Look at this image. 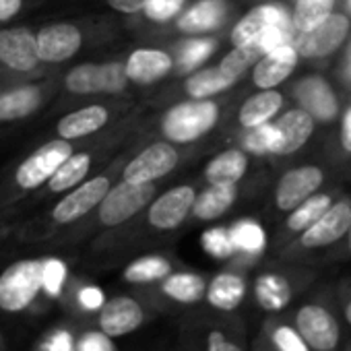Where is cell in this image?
Returning a JSON list of instances; mask_svg holds the SVG:
<instances>
[{
  "label": "cell",
  "mask_w": 351,
  "mask_h": 351,
  "mask_svg": "<svg viewBox=\"0 0 351 351\" xmlns=\"http://www.w3.org/2000/svg\"><path fill=\"white\" fill-rule=\"evenodd\" d=\"M226 17V5L223 0H201L195 7H191L180 19L178 29L195 36V34H207L215 29Z\"/></svg>",
  "instance_id": "29"
},
{
  "label": "cell",
  "mask_w": 351,
  "mask_h": 351,
  "mask_svg": "<svg viewBox=\"0 0 351 351\" xmlns=\"http://www.w3.org/2000/svg\"><path fill=\"white\" fill-rule=\"evenodd\" d=\"M75 351H118V349L110 335L101 332L99 328H91L77 339Z\"/></svg>",
  "instance_id": "42"
},
{
  "label": "cell",
  "mask_w": 351,
  "mask_h": 351,
  "mask_svg": "<svg viewBox=\"0 0 351 351\" xmlns=\"http://www.w3.org/2000/svg\"><path fill=\"white\" fill-rule=\"evenodd\" d=\"M91 169V155L89 153H73L50 178L46 184L50 193H69L85 182Z\"/></svg>",
  "instance_id": "33"
},
{
  "label": "cell",
  "mask_w": 351,
  "mask_h": 351,
  "mask_svg": "<svg viewBox=\"0 0 351 351\" xmlns=\"http://www.w3.org/2000/svg\"><path fill=\"white\" fill-rule=\"evenodd\" d=\"M347 250H349V256H351V228H349V232H347Z\"/></svg>",
  "instance_id": "51"
},
{
  "label": "cell",
  "mask_w": 351,
  "mask_h": 351,
  "mask_svg": "<svg viewBox=\"0 0 351 351\" xmlns=\"http://www.w3.org/2000/svg\"><path fill=\"white\" fill-rule=\"evenodd\" d=\"M312 283V275L304 269L267 267L258 271L250 283V304L254 312L265 316L287 314Z\"/></svg>",
  "instance_id": "3"
},
{
  "label": "cell",
  "mask_w": 351,
  "mask_h": 351,
  "mask_svg": "<svg viewBox=\"0 0 351 351\" xmlns=\"http://www.w3.org/2000/svg\"><path fill=\"white\" fill-rule=\"evenodd\" d=\"M176 269H178L176 263L165 254H145V256L130 261L124 267L122 279L128 285H132L134 289H145V287L157 285L167 275H171Z\"/></svg>",
  "instance_id": "24"
},
{
  "label": "cell",
  "mask_w": 351,
  "mask_h": 351,
  "mask_svg": "<svg viewBox=\"0 0 351 351\" xmlns=\"http://www.w3.org/2000/svg\"><path fill=\"white\" fill-rule=\"evenodd\" d=\"M283 95L273 89H263L261 93L248 97L240 108V124L244 128H254L271 122V118L281 110Z\"/></svg>",
  "instance_id": "31"
},
{
  "label": "cell",
  "mask_w": 351,
  "mask_h": 351,
  "mask_svg": "<svg viewBox=\"0 0 351 351\" xmlns=\"http://www.w3.org/2000/svg\"><path fill=\"white\" fill-rule=\"evenodd\" d=\"M250 283L246 271L238 267L215 273L207 285L205 308L217 314L240 316V310L250 298Z\"/></svg>",
  "instance_id": "13"
},
{
  "label": "cell",
  "mask_w": 351,
  "mask_h": 351,
  "mask_svg": "<svg viewBox=\"0 0 351 351\" xmlns=\"http://www.w3.org/2000/svg\"><path fill=\"white\" fill-rule=\"evenodd\" d=\"M283 21H287V15L281 7H275V5L256 7L238 21V25L232 32V44L246 46V44L258 40L267 29H271L273 25H279Z\"/></svg>",
  "instance_id": "26"
},
{
  "label": "cell",
  "mask_w": 351,
  "mask_h": 351,
  "mask_svg": "<svg viewBox=\"0 0 351 351\" xmlns=\"http://www.w3.org/2000/svg\"><path fill=\"white\" fill-rule=\"evenodd\" d=\"M349 34V19L345 15H328L320 25L308 34H300L298 54L306 58H322L332 54Z\"/></svg>",
  "instance_id": "20"
},
{
  "label": "cell",
  "mask_w": 351,
  "mask_h": 351,
  "mask_svg": "<svg viewBox=\"0 0 351 351\" xmlns=\"http://www.w3.org/2000/svg\"><path fill=\"white\" fill-rule=\"evenodd\" d=\"M108 5H110L114 11H118V13H128V15H132V13H138V11L145 9L147 0H108Z\"/></svg>",
  "instance_id": "48"
},
{
  "label": "cell",
  "mask_w": 351,
  "mask_h": 351,
  "mask_svg": "<svg viewBox=\"0 0 351 351\" xmlns=\"http://www.w3.org/2000/svg\"><path fill=\"white\" fill-rule=\"evenodd\" d=\"M312 130H314V118L304 108L285 112L275 124H271L269 153L289 155L298 151L310 138Z\"/></svg>",
  "instance_id": "17"
},
{
  "label": "cell",
  "mask_w": 351,
  "mask_h": 351,
  "mask_svg": "<svg viewBox=\"0 0 351 351\" xmlns=\"http://www.w3.org/2000/svg\"><path fill=\"white\" fill-rule=\"evenodd\" d=\"M184 3L186 0H147L143 13L155 23H165L182 11Z\"/></svg>",
  "instance_id": "41"
},
{
  "label": "cell",
  "mask_w": 351,
  "mask_h": 351,
  "mask_svg": "<svg viewBox=\"0 0 351 351\" xmlns=\"http://www.w3.org/2000/svg\"><path fill=\"white\" fill-rule=\"evenodd\" d=\"M108 120H110V112L104 106H87L62 116L56 124V132L60 138L75 141L101 130L108 124Z\"/></svg>",
  "instance_id": "28"
},
{
  "label": "cell",
  "mask_w": 351,
  "mask_h": 351,
  "mask_svg": "<svg viewBox=\"0 0 351 351\" xmlns=\"http://www.w3.org/2000/svg\"><path fill=\"white\" fill-rule=\"evenodd\" d=\"M351 228V203L349 201H337L330 205V209L314 221L308 230H304L300 236H295V246L289 250L293 256L300 254H314L316 250L328 248L337 242H341Z\"/></svg>",
  "instance_id": "10"
},
{
  "label": "cell",
  "mask_w": 351,
  "mask_h": 351,
  "mask_svg": "<svg viewBox=\"0 0 351 351\" xmlns=\"http://www.w3.org/2000/svg\"><path fill=\"white\" fill-rule=\"evenodd\" d=\"M0 95H3V85H0Z\"/></svg>",
  "instance_id": "53"
},
{
  "label": "cell",
  "mask_w": 351,
  "mask_h": 351,
  "mask_svg": "<svg viewBox=\"0 0 351 351\" xmlns=\"http://www.w3.org/2000/svg\"><path fill=\"white\" fill-rule=\"evenodd\" d=\"M248 159L238 149H228L213 157L205 169V176L211 184H236L246 173Z\"/></svg>",
  "instance_id": "32"
},
{
  "label": "cell",
  "mask_w": 351,
  "mask_h": 351,
  "mask_svg": "<svg viewBox=\"0 0 351 351\" xmlns=\"http://www.w3.org/2000/svg\"><path fill=\"white\" fill-rule=\"evenodd\" d=\"M215 48L213 40H191L189 44H184L182 52H180V69L182 71H191L195 66H199L205 58L211 56Z\"/></svg>",
  "instance_id": "40"
},
{
  "label": "cell",
  "mask_w": 351,
  "mask_h": 351,
  "mask_svg": "<svg viewBox=\"0 0 351 351\" xmlns=\"http://www.w3.org/2000/svg\"><path fill=\"white\" fill-rule=\"evenodd\" d=\"M197 193L191 186H176L155 199L147 211V226L155 232H171L193 213Z\"/></svg>",
  "instance_id": "15"
},
{
  "label": "cell",
  "mask_w": 351,
  "mask_h": 351,
  "mask_svg": "<svg viewBox=\"0 0 351 351\" xmlns=\"http://www.w3.org/2000/svg\"><path fill=\"white\" fill-rule=\"evenodd\" d=\"M153 195H155V186L151 182L134 184V182L122 180L120 184L112 186L106 199L99 203L97 223L101 228H118L130 221L136 213H141L151 203Z\"/></svg>",
  "instance_id": "9"
},
{
  "label": "cell",
  "mask_w": 351,
  "mask_h": 351,
  "mask_svg": "<svg viewBox=\"0 0 351 351\" xmlns=\"http://www.w3.org/2000/svg\"><path fill=\"white\" fill-rule=\"evenodd\" d=\"M126 64L122 62H87L71 69L64 77L66 91L75 95H93V93H120L128 85Z\"/></svg>",
  "instance_id": "11"
},
{
  "label": "cell",
  "mask_w": 351,
  "mask_h": 351,
  "mask_svg": "<svg viewBox=\"0 0 351 351\" xmlns=\"http://www.w3.org/2000/svg\"><path fill=\"white\" fill-rule=\"evenodd\" d=\"M261 56H263V52L254 44L234 46V50L221 60L219 71L234 83V81H238L246 73V69H250V64L258 62Z\"/></svg>",
  "instance_id": "38"
},
{
  "label": "cell",
  "mask_w": 351,
  "mask_h": 351,
  "mask_svg": "<svg viewBox=\"0 0 351 351\" xmlns=\"http://www.w3.org/2000/svg\"><path fill=\"white\" fill-rule=\"evenodd\" d=\"M75 153L71 141L66 138H52L38 149H34L13 173V186L19 193H34L50 182L56 169Z\"/></svg>",
  "instance_id": "7"
},
{
  "label": "cell",
  "mask_w": 351,
  "mask_h": 351,
  "mask_svg": "<svg viewBox=\"0 0 351 351\" xmlns=\"http://www.w3.org/2000/svg\"><path fill=\"white\" fill-rule=\"evenodd\" d=\"M252 351H277L273 345H269L261 335H254V339H252Z\"/></svg>",
  "instance_id": "50"
},
{
  "label": "cell",
  "mask_w": 351,
  "mask_h": 351,
  "mask_svg": "<svg viewBox=\"0 0 351 351\" xmlns=\"http://www.w3.org/2000/svg\"><path fill=\"white\" fill-rule=\"evenodd\" d=\"M330 205H332V199L328 195H312L293 211H289V217L285 219V232L291 236H300L314 221H318L330 209Z\"/></svg>",
  "instance_id": "34"
},
{
  "label": "cell",
  "mask_w": 351,
  "mask_h": 351,
  "mask_svg": "<svg viewBox=\"0 0 351 351\" xmlns=\"http://www.w3.org/2000/svg\"><path fill=\"white\" fill-rule=\"evenodd\" d=\"M83 46V34L73 23H52L38 32V50L42 62L60 64L73 58Z\"/></svg>",
  "instance_id": "19"
},
{
  "label": "cell",
  "mask_w": 351,
  "mask_h": 351,
  "mask_svg": "<svg viewBox=\"0 0 351 351\" xmlns=\"http://www.w3.org/2000/svg\"><path fill=\"white\" fill-rule=\"evenodd\" d=\"M256 335H261L277 351H312V347L308 345V341L302 337V332L295 328V324L287 314L265 316L261 320Z\"/></svg>",
  "instance_id": "27"
},
{
  "label": "cell",
  "mask_w": 351,
  "mask_h": 351,
  "mask_svg": "<svg viewBox=\"0 0 351 351\" xmlns=\"http://www.w3.org/2000/svg\"><path fill=\"white\" fill-rule=\"evenodd\" d=\"M230 230H232V238H234V244H236V250H238L236 256L252 258V256H261L265 252L267 234L256 221L240 219Z\"/></svg>",
  "instance_id": "35"
},
{
  "label": "cell",
  "mask_w": 351,
  "mask_h": 351,
  "mask_svg": "<svg viewBox=\"0 0 351 351\" xmlns=\"http://www.w3.org/2000/svg\"><path fill=\"white\" fill-rule=\"evenodd\" d=\"M201 244H203V250L217 261H230V258H236V254H238L230 228L207 230L201 238Z\"/></svg>",
  "instance_id": "39"
},
{
  "label": "cell",
  "mask_w": 351,
  "mask_h": 351,
  "mask_svg": "<svg viewBox=\"0 0 351 351\" xmlns=\"http://www.w3.org/2000/svg\"><path fill=\"white\" fill-rule=\"evenodd\" d=\"M124 64H126L128 79L136 85H151L163 79L173 66L169 54L163 50H155V48L134 50Z\"/></svg>",
  "instance_id": "23"
},
{
  "label": "cell",
  "mask_w": 351,
  "mask_h": 351,
  "mask_svg": "<svg viewBox=\"0 0 351 351\" xmlns=\"http://www.w3.org/2000/svg\"><path fill=\"white\" fill-rule=\"evenodd\" d=\"M106 304V295L99 287L95 285H83L77 291V306L79 310L87 312V314H95L101 310V306Z\"/></svg>",
  "instance_id": "43"
},
{
  "label": "cell",
  "mask_w": 351,
  "mask_h": 351,
  "mask_svg": "<svg viewBox=\"0 0 351 351\" xmlns=\"http://www.w3.org/2000/svg\"><path fill=\"white\" fill-rule=\"evenodd\" d=\"M219 118V108L213 101L197 99L173 106L161 122L163 134L173 143H191L209 132Z\"/></svg>",
  "instance_id": "8"
},
{
  "label": "cell",
  "mask_w": 351,
  "mask_h": 351,
  "mask_svg": "<svg viewBox=\"0 0 351 351\" xmlns=\"http://www.w3.org/2000/svg\"><path fill=\"white\" fill-rule=\"evenodd\" d=\"M110 178L108 176H95L91 180L81 182L77 189L69 191L50 211V221L56 228L73 226L81 221L85 215H89L93 209L99 207V203L106 199L110 191Z\"/></svg>",
  "instance_id": "12"
},
{
  "label": "cell",
  "mask_w": 351,
  "mask_h": 351,
  "mask_svg": "<svg viewBox=\"0 0 351 351\" xmlns=\"http://www.w3.org/2000/svg\"><path fill=\"white\" fill-rule=\"evenodd\" d=\"M322 184V171L316 165H304L289 169L281 176L275 193V205L279 211H293L306 199H310Z\"/></svg>",
  "instance_id": "18"
},
{
  "label": "cell",
  "mask_w": 351,
  "mask_h": 351,
  "mask_svg": "<svg viewBox=\"0 0 351 351\" xmlns=\"http://www.w3.org/2000/svg\"><path fill=\"white\" fill-rule=\"evenodd\" d=\"M295 64L298 48H293L291 44H283L258 58V62L254 64L252 81L261 89H273L293 73Z\"/></svg>",
  "instance_id": "21"
},
{
  "label": "cell",
  "mask_w": 351,
  "mask_h": 351,
  "mask_svg": "<svg viewBox=\"0 0 351 351\" xmlns=\"http://www.w3.org/2000/svg\"><path fill=\"white\" fill-rule=\"evenodd\" d=\"M23 9V0H0V23L15 19Z\"/></svg>",
  "instance_id": "47"
},
{
  "label": "cell",
  "mask_w": 351,
  "mask_h": 351,
  "mask_svg": "<svg viewBox=\"0 0 351 351\" xmlns=\"http://www.w3.org/2000/svg\"><path fill=\"white\" fill-rule=\"evenodd\" d=\"M341 351H351V337L347 339V343H345V347H343Z\"/></svg>",
  "instance_id": "52"
},
{
  "label": "cell",
  "mask_w": 351,
  "mask_h": 351,
  "mask_svg": "<svg viewBox=\"0 0 351 351\" xmlns=\"http://www.w3.org/2000/svg\"><path fill=\"white\" fill-rule=\"evenodd\" d=\"M178 330L184 351H252L242 316L217 314L205 306L178 316Z\"/></svg>",
  "instance_id": "1"
},
{
  "label": "cell",
  "mask_w": 351,
  "mask_h": 351,
  "mask_svg": "<svg viewBox=\"0 0 351 351\" xmlns=\"http://www.w3.org/2000/svg\"><path fill=\"white\" fill-rule=\"evenodd\" d=\"M159 314L161 310L143 291L134 289V293H122L106 300L101 310L93 314L91 322L101 332L118 339L143 328Z\"/></svg>",
  "instance_id": "4"
},
{
  "label": "cell",
  "mask_w": 351,
  "mask_h": 351,
  "mask_svg": "<svg viewBox=\"0 0 351 351\" xmlns=\"http://www.w3.org/2000/svg\"><path fill=\"white\" fill-rule=\"evenodd\" d=\"M335 295H337V304H339L343 324L347 328V335L351 337V281L349 279L341 281L339 287L335 289Z\"/></svg>",
  "instance_id": "46"
},
{
  "label": "cell",
  "mask_w": 351,
  "mask_h": 351,
  "mask_svg": "<svg viewBox=\"0 0 351 351\" xmlns=\"http://www.w3.org/2000/svg\"><path fill=\"white\" fill-rule=\"evenodd\" d=\"M295 97L312 118L326 122L337 116V97L330 85L320 77H306L300 81L295 87Z\"/></svg>",
  "instance_id": "22"
},
{
  "label": "cell",
  "mask_w": 351,
  "mask_h": 351,
  "mask_svg": "<svg viewBox=\"0 0 351 351\" xmlns=\"http://www.w3.org/2000/svg\"><path fill=\"white\" fill-rule=\"evenodd\" d=\"M230 85H234L221 71L217 69H205L195 73L193 77H189L186 81V93L193 99H207L219 91H226Z\"/></svg>",
  "instance_id": "37"
},
{
  "label": "cell",
  "mask_w": 351,
  "mask_h": 351,
  "mask_svg": "<svg viewBox=\"0 0 351 351\" xmlns=\"http://www.w3.org/2000/svg\"><path fill=\"white\" fill-rule=\"evenodd\" d=\"M207 285H209V279L203 273L191 271V269H176L157 285H151L138 291H143L161 310V314L180 312L182 316L191 310L205 306Z\"/></svg>",
  "instance_id": "5"
},
{
  "label": "cell",
  "mask_w": 351,
  "mask_h": 351,
  "mask_svg": "<svg viewBox=\"0 0 351 351\" xmlns=\"http://www.w3.org/2000/svg\"><path fill=\"white\" fill-rule=\"evenodd\" d=\"M332 5L335 0H298L291 17L293 29L300 34L312 32L332 13Z\"/></svg>",
  "instance_id": "36"
},
{
  "label": "cell",
  "mask_w": 351,
  "mask_h": 351,
  "mask_svg": "<svg viewBox=\"0 0 351 351\" xmlns=\"http://www.w3.org/2000/svg\"><path fill=\"white\" fill-rule=\"evenodd\" d=\"M236 197V184H211L197 197L193 205V217L199 221H213L230 211Z\"/></svg>",
  "instance_id": "30"
},
{
  "label": "cell",
  "mask_w": 351,
  "mask_h": 351,
  "mask_svg": "<svg viewBox=\"0 0 351 351\" xmlns=\"http://www.w3.org/2000/svg\"><path fill=\"white\" fill-rule=\"evenodd\" d=\"M44 87L36 83L19 85L0 95V122H17L29 118L44 104Z\"/></svg>",
  "instance_id": "25"
},
{
  "label": "cell",
  "mask_w": 351,
  "mask_h": 351,
  "mask_svg": "<svg viewBox=\"0 0 351 351\" xmlns=\"http://www.w3.org/2000/svg\"><path fill=\"white\" fill-rule=\"evenodd\" d=\"M64 277H66L64 263H60L56 258H48V263H46V277H44V289H48V293H52V295H58L62 291Z\"/></svg>",
  "instance_id": "44"
},
{
  "label": "cell",
  "mask_w": 351,
  "mask_h": 351,
  "mask_svg": "<svg viewBox=\"0 0 351 351\" xmlns=\"http://www.w3.org/2000/svg\"><path fill=\"white\" fill-rule=\"evenodd\" d=\"M246 147L252 151V153H269V145H271V124H261V126H254L250 128L248 136H246Z\"/></svg>",
  "instance_id": "45"
},
{
  "label": "cell",
  "mask_w": 351,
  "mask_h": 351,
  "mask_svg": "<svg viewBox=\"0 0 351 351\" xmlns=\"http://www.w3.org/2000/svg\"><path fill=\"white\" fill-rule=\"evenodd\" d=\"M178 163V153L167 143H153L145 151H141L126 167L122 178L134 184L155 182L161 176L169 173Z\"/></svg>",
  "instance_id": "16"
},
{
  "label": "cell",
  "mask_w": 351,
  "mask_h": 351,
  "mask_svg": "<svg viewBox=\"0 0 351 351\" xmlns=\"http://www.w3.org/2000/svg\"><path fill=\"white\" fill-rule=\"evenodd\" d=\"M287 316L308 341L312 351H341L349 339L335 289H316L304 295Z\"/></svg>",
  "instance_id": "2"
},
{
  "label": "cell",
  "mask_w": 351,
  "mask_h": 351,
  "mask_svg": "<svg viewBox=\"0 0 351 351\" xmlns=\"http://www.w3.org/2000/svg\"><path fill=\"white\" fill-rule=\"evenodd\" d=\"M0 64L15 73H34L42 64L38 32L29 27L0 29Z\"/></svg>",
  "instance_id": "14"
},
{
  "label": "cell",
  "mask_w": 351,
  "mask_h": 351,
  "mask_svg": "<svg viewBox=\"0 0 351 351\" xmlns=\"http://www.w3.org/2000/svg\"><path fill=\"white\" fill-rule=\"evenodd\" d=\"M48 258H21L0 273V310L23 312L44 287Z\"/></svg>",
  "instance_id": "6"
},
{
  "label": "cell",
  "mask_w": 351,
  "mask_h": 351,
  "mask_svg": "<svg viewBox=\"0 0 351 351\" xmlns=\"http://www.w3.org/2000/svg\"><path fill=\"white\" fill-rule=\"evenodd\" d=\"M341 143L345 147V151H351V108L347 110L345 118H343V128H341Z\"/></svg>",
  "instance_id": "49"
}]
</instances>
